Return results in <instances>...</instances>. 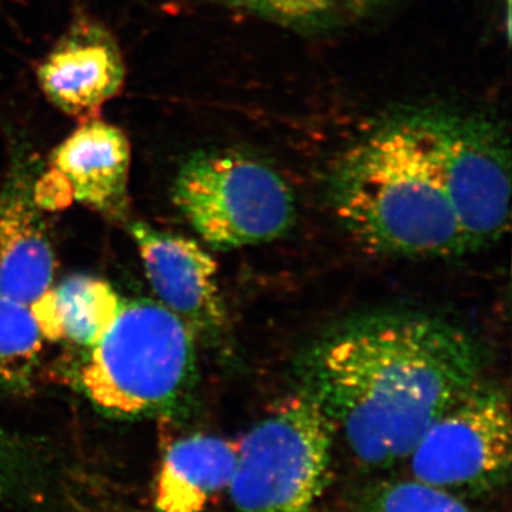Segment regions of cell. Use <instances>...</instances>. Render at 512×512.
<instances>
[{
    "mask_svg": "<svg viewBox=\"0 0 512 512\" xmlns=\"http://www.w3.org/2000/svg\"><path fill=\"white\" fill-rule=\"evenodd\" d=\"M335 424L296 390L238 440L228 491L237 512H312L325 490Z\"/></svg>",
    "mask_w": 512,
    "mask_h": 512,
    "instance_id": "5",
    "label": "cell"
},
{
    "mask_svg": "<svg viewBox=\"0 0 512 512\" xmlns=\"http://www.w3.org/2000/svg\"><path fill=\"white\" fill-rule=\"evenodd\" d=\"M348 2L356 8L365 9L369 6H375L376 3L382 2V0H348Z\"/></svg>",
    "mask_w": 512,
    "mask_h": 512,
    "instance_id": "18",
    "label": "cell"
},
{
    "mask_svg": "<svg viewBox=\"0 0 512 512\" xmlns=\"http://www.w3.org/2000/svg\"><path fill=\"white\" fill-rule=\"evenodd\" d=\"M329 194L340 227L367 252L412 259L468 252L453 205L407 117L349 150Z\"/></svg>",
    "mask_w": 512,
    "mask_h": 512,
    "instance_id": "2",
    "label": "cell"
},
{
    "mask_svg": "<svg viewBox=\"0 0 512 512\" xmlns=\"http://www.w3.org/2000/svg\"><path fill=\"white\" fill-rule=\"evenodd\" d=\"M136 242L148 282L158 301L190 326L198 339L228 338L227 305L218 281V264L200 242L134 222Z\"/></svg>",
    "mask_w": 512,
    "mask_h": 512,
    "instance_id": "8",
    "label": "cell"
},
{
    "mask_svg": "<svg viewBox=\"0 0 512 512\" xmlns=\"http://www.w3.org/2000/svg\"><path fill=\"white\" fill-rule=\"evenodd\" d=\"M286 22H306L325 15L336 0H241Z\"/></svg>",
    "mask_w": 512,
    "mask_h": 512,
    "instance_id": "17",
    "label": "cell"
},
{
    "mask_svg": "<svg viewBox=\"0 0 512 512\" xmlns=\"http://www.w3.org/2000/svg\"><path fill=\"white\" fill-rule=\"evenodd\" d=\"M407 460L413 478L444 490L498 483L511 464L507 390L481 379L430 424Z\"/></svg>",
    "mask_w": 512,
    "mask_h": 512,
    "instance_id": "7",
    "label": "cell"
},
{
    "mask_svg": "<svg viewBox=\"0 0 512 512\" xmlns=\"http://www.w3.org/2000/svg\"><path fill=\"white\" fill-rule=\"evenodd\" d=\"M453 205L468 252L497 244L510 225L511 151L500 126L470 114H410Z\"/></svg>",
    "mask_w": 512,
    "mask_h": 512,
    "instance_id": "6",
    "label": "cell"
},
{
    "mask_svg": "<svg viewBox=\"0 0 512 512\" xmlns=\"http://www.w3.org/2000/svg\"><path fill=\"white\" fill-rule=\"evenodd\" d=\"M359 512H473L456 495L423 481H397L375 488Z\"/></svg>",
    "mask_w": 512,
    "mask_h": 512,
    "instance_id": "15",
    "label": "cell"
},
{
    "mask_svg": "<svg viewBox=\"0 0 512 512\" xmlns=\"http://www.w3.org/2000/svg\"><path fill=\"white\" fill-rule=\"evenodd\" d=\"M238 460V441L195 434L165 451L154 490V512H204L228 490Z\"/></svg>",
    "mask_w": 512,
    "mask_h": 512,
    "instance_id": "12",
    "label": "cell"
},
{
    "mask_svg": "<svg viewBox=\"0 0 512 512\" xmlns=\"http://www.w3.org/2000/svg\"><path fill=\"white\" fill-rule=\"evenodd\" d=\"M123 303L116 289L90 275H73L53 285L33 305L43 338L90 349L116 319Z\"/></svg>",
    "mask_w": 512,
    "mask_h": 512,
    "instance_id": "13",
    "label": "cell"
},
{
    "mask_svg": "<svg viewBox=\"0 0 512 512\" xmlns=\"http://www.w3.org/2000/svg\"><path fill=\"white\" fill-rule=\"evenodd\" d=\"M197 336L151 299H123L113 325L90 348L80 383L101 412L151 416L183 409L198 380Z\"/></svg>",
    "mask_w": 512,
    "mask_h": 512,
    "instance_id": "3",
    "label": "cell"
},
{
    "mask_svg": "<svg viewBox=\"0 0 512 512\" xmlns=\"http://www.w3.org/2000/svg\"><path fill=\"white\" fill-rule=\"evenodd\" d=\"M507 2V35L510 36L511 32V0H505Z\"/></svg>",
    "mask_w": 512,
    "mask_h": 512,
    "instance_id": "19",
    "label": "cell"
},
{
    "mask_svg": "<svg viewBox=\"0 0 512 512\" xmlns=\"http://www.w3.org/2000/svg\"><path fill=\"white\" fill-rule=\"evenodd\" d=\"M175 207L205 244L220 251L286 237L296 222L295 195L274 168L247 154L200 151L175 177Z\"/></svg>",
    "mask_w": 512,
    "mask_h": 512,
    "instance_id": "4",
    "label": "cell"
},
{
    "mask_svg": "<svg viewBox=\"0 0 512 512\" xmlns=\"http://www.w3.org/2000/svg\"><path fill=\"white\" fill-rule=\"evenodd\" d=\"M47 180L57 194L113 220L128 211L131 146L123 130L90 119L53 150Z\"/></svg>",
    "mask_w": 512,
    "mask_h": 512,
    "instance_id": "9",
    "label": "cell"
},
{
    "mask_svg": "<svg viewBox=\"0 0 512 512\" xmlns=\"http://www.w3.org/2000/svg\"><path fill=\"white\" fill-rule=\"evenodd\" d=\"M43 335L32 309L0 293V387L29 386L43 349Z\"/></svg>",
    "mask_w": 512,
    "mask_h": 512,
    "instance_id": "14",
    "label": "cell"
},
{
    "mask_svg": "<svg viewBox=\"0 0 512 512\" xmlns=\"http://www.w3.org/2000/svg\"><path fill=\"white\" fill-rule=\"evenodd\" d=\"M126 77L114 37L92 22L76 23L37 69L46 99L69 116L94 113L120 93Z\"/></svg>",
    "mask_w": 512,
    "mask_h": 512,
    "instance_id": "10",
    "label": "cell"
},
{
    "mask_svg": "<svg viewBox=\"0 0 512 512\" xmlns=\"http://www.w3.org/2000/svg\"><path fill=\"white\" fill-rule=\"evenodd\" d=\"M40 467L33 451L0 429V501H23L37 493Z\"/></svg>",
    "mask_w": 512,
    "mask_h": 512,
    "instance_id": "16",
    "label": "cell"
},
{
    "mask_svg": "<svg viewBox=\"0 0 512 512\" xmlns=\"http://www.w3.org/2000/svg\"><path fill=\"white\" fill-rule=\"evenodd\" d=\"M20 181L0 194V293L33 305L55 285L56 258Z\"/></svg>",
    "mask_w": 512,
    "mask_h": 512,
    "instance_id": "11",
    "label": "cell"
},
{
    "mask_svg": "<svg viewBox=\"0 0 512 512\" xmlns=\"http://www.w3.org/2000/svg\"><path fill=\"white\" fill-rule=\"evenodd\" d=\"M484 348L433 313H362L319 333L295 363L298 392L335 424L363 466L407 460L424 431L483 379Z\"/></svg>",
    "mask_w": 512,
    "mask_h": 512,
    "instance_id": "1",
    "label": "cell"
}]
</instances>
